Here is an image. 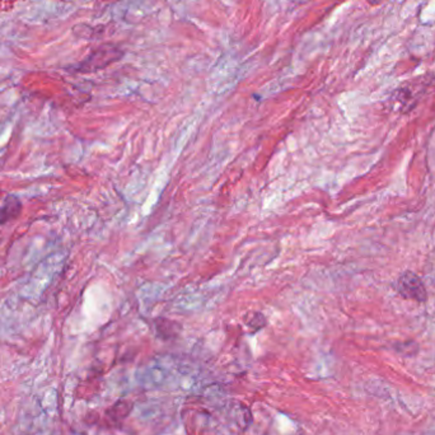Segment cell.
Wrapping results in <instances>:
<instances>
[{
	"label": "cell",
	"instance_id": "cell-1",
	"mask_svg": "<svg viewBox=\"0 0 435 435\" xmlns=\"http://www.w3.org/2000/svg\"><path fill=\"white\" fill-rule=\"evenodd\" d=\"M124 56V51L113 44H102L93 48L87 57L78 64L75 71L80 73H93L107 68L109 65L119 62Z\"/></svg>",
	"mask_w": 435,
	"mask_h": 435
},
{
	"label": "cell",
	"instance_id": "cell-2",
	"mask_svg": "<svg viewBox=\"0 0 435 435\" xmlns=\"http://www.w3.org/2000/svg\"><path fill=\"white\" fill-rule=\"evenodd\" d=\"M396 292L407 301L424 303L427 301V293L424 283L415 272L405 271L396 281Z\"/></svg>",
	"mask_w": 435,
	"mask_h": 435
},
{
	"label": "cell",
	"instance_id": "cell-5",
	"mask_svg": "<svg viewBox=\"0 0 435 435\" xmlns=\"http://www.w3.org/2000/svg\"><path fill=\"white\" fill-rule=\"evenodd\" d=\"M133 410V402L127 401V400H121L119 402L112 406L111 409L107 411L109 416L111 418L112 421H122L127 418V415Z\"/></svg>",
	"mask_w": 435,
	"mask_h": 435
},
{
	"label": "cell",
	"instance_id": "cell-4",
	"mask_svg": "<svg viewBox=\"0 0 435 435\" xmlns=\"http://www.w3.org/2000/svg\"><path fill=\"white\" fill-rule=\"evenodd\" d=\"M21 212V203L15 196H8L4 205L0 207V223L8 222L9 219L16 218Z\"/></svg>",
	"mask_w": 435,
	"mask_h": 435
},
{
	"label": "cell",
	"instance_id": "cell-3",
	"mask_svg": "<svg viewBox=\"0 0 435 435\" xmlns=\"http://www.w3.org/2000/svg\"><path fill=\"white\" fill-rule=\"evenodd\" d=\"M103 27H95L89 24H80L73 27V35L80 40H95L102 36Z\"/></svg>",
	"mask_w": 435,
	"mask_h": 435
},
{
	"label": "cell",
	"instance_id": "cell-6",
	"mask_svg": "<svg viewBox=\"0 0 435 435\" xmlns=\"http://www.w3.org/2000/svg\"><path fill=\"white\" fill-rule=\"evenodd\" d=\"M104 1H112V0H104Z\"/></svg>",
	"mask_w": 435,
	"mask_h": 435
}]
</instances>
